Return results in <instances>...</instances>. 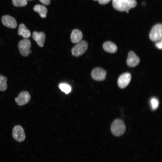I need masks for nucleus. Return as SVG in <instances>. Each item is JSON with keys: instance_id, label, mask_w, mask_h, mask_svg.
<instances>
[{"instance_id": "obj_1", "label": "nucleus", "mask_w": 162, "mask_h": 162, "mask_svg": "<svg viewBox=\"0 0 162 162\" xmlns=\"http://www.w3.org/2000/svg\"><path fill=\"white\" fill-rule=\"evenodd\" d=\"M137 3L136 0H112V4L114 8L119 11H127L135 7Z\"/></svg>"}, {"instance_id": "obj_2", "label": "nucleus", "mask_w": 162, "mask_h": 162, "mask_svg": "<svg viewBox=\"0 0 162 162\" xmlns=\"http://www.w3.org/2000/svg\"><path fill=\"white\" fill-rule=\"evenodd\" d=\"M126 127L123 122L121 120L117 119L112 122L111 130L112 134L116 136H120L125 132Z\"/></svg>"}, {"instance_id": "obj_3", "label": "nucleus", "mask_w": 162, "mask_h": 162, "mask_svg": "<svg viewBox=\"0 0 162 162\" xmlns=\"http://www.w3.org/2000/svg\"><path fill=\"white\" fill-rule=\"evenodd\" d=\"M88 43L85 40L81 41L74 46L71 49L72 55L78 57L82 55L87 50Z\"/></svg>"}, {"instance_id": "obj_4", "label": "nucleus", "mask_w": 162, "mask_h": 162, "mask_svg": "<svg viewBox=\"0 0 162 162\" xmlns=\"http://www.w3.org/2000/svg\"><path fill=\"white\" fill-rule=\"evenodd\" d=\"M150 40L156 41L162 39V26L161 24H157L152 28L149 34Z\"/></svg>"}, {"instance_id": "obj_5", "label": "nucleus", "mask_w": 162, "mask_h": 162, "mask_svg": "<svg viewBox=\"0 0 162 162\" xmlns=\"http://www.w3.org/2000/svg\"><path fill=\"white\" fill-rule=\"evenodd\" d=\"M31 46V42L29 40L25 38L21 40L18 45L20 54L24 57L28 56L29 53Z\"/></svg>"}, {"instance_id": "obj_6", "label": "nucleus", "mask_w": 162, "mask_h": 162, "mask_svg": "<svg viewBox=\"0 0 162 162\" xmlns=\"http://www.w3.org/2000/svg\"><path fill=\"white\" fill-rule=\"evenodd\" d=\"M12 134L13 138L17 142H22L25 139L26 136L24 129L20 125H17L14 127Z\"/></svg>"}, {"instance_id": "obj_7", "label": "nucleus", "mask_w": 162, "mask_h": 162, "mask_svg": "<svg viewBox=\"0 0 162 162\" xmlns=\"http://www.w3.org/2000/svg\"><path fill=\"white\" fill-rule=\"evenodd\" d=\"M31 96L29 92L26 91L21 92L19 94L18 97L16 98L15 100L19 106H23L30 101Z\"/></svg>"}, {"instance_id": "obj_8", "label": "nucleus", "mask_w": 162, "mask_h": 162, "mask_svg": "<svg viewBox=\"0 0 162 162\" xmlns=\"http://www.w3.org/2000/svg\"><path fill=\"white\" fill-rule=\"evenodd\" d=\"M106 73V71L103 68H97L92 70L91 75L93 80L98 81H101L105 79Z\"/></svg>"}, {"instance_id": "obj_9", "label": "nucleus", "mask_w": 162, "mask_h": 162, "mask_svg": "<svg viewBox=\"0 0 162 162\" xmlns=\"http://www.w3.org/2000/svg\"><path fill=\"white\" fill-rule=\"evenodd\" d=\"M131 78V75L129 73H125L121 75L117 81L118 87L121 88L126 87L130 83Z\"/></svg>"}, {"instance_id": "obj_10", "label": "nucleus", "mask_w": 162, "mask_h": 162, "mask_svg": "<svg viewBox=\"0 0 162 162\" xmlns=\"http://www.w3.org/2000/svg\"><path fill=\"white\" fill-rule=\"evenodd\" d=\"M1 20L3 24L8 27L14 28L17 26L15 19L9 15H5L3 16L2 17Z\"/></svg>"}, {"instance_id": "obj_11", "label": "nucleus", "mask_w": 162, "mask_h": 162, "mask_svg": "<svg viewBox=\"0 0 162 162\" xmlns=\"http://www.w3.org/2000/svg\"><path fill=\"white\" fill-rule=\"evenodd\" d=\"M140 62L139 58L132 51H130L128 53L126 63L129 67H133L137 66Z\"/></svg>"}, {"instance_id": "obj_12", "label": "nucleus", "mask_w": 162, "mask_h": 162, "mask_svg": "<svg viewBox=\"0 0 162 162\" xmlns=\"http://www.w3.org/2000/svg\"><path fill=\"white\" fill-rule=\"evenodd\" d=\"M32 37L36 41L38 46L40 47L43 46L46 38L44 33L42 32H38L34 31L33 33Z\"/></svg>"}, {"instance_id": "obj_13", "label": "nucleus", "mask_w": 162, "mask_h": 162, "mask_svg": "<svg viewBox=\"0 0 162 162\" xmlns=\"http://www.w3.org/2000/svg\"><path fill=\"white\" fill-rule=\"evenodd\" d=\"M82 37L83 35L81 31L76 29L73 30L71 32L70 39L72 43L76 44L81 40Z\"/></svg>"}, {"instance_id": "obj_14", "label": "nucleus", "mask_w": 162, "mask_h": 162, "mask_svg": "<svg viewBox=\"0 0 162 162\" xmlns=\"http://www.w3.org/2000/svg\"><path fill=\"white\" fill-rule=\"evenodd\" d=\"M18 33L19 35L22 36L24 38L26 39L29 38L31 35L30 31L23 23H21L19 25Z\"/></svg>"}, {"instance_id": "obj_15", "label": "nucleus", "mask_w": 162, "mask_h": 162, "mask_svg": "<svg viewBox=\"0 0 162 162\" xmlns=\"http://www.w3.org/2000/svg\"><path fill=\"white\" fill-rule=\"evenodd\" d=\"M103 47L106 51L113 53L116 52L117 48L116 45L110 41H106L104 43Z\"/></svg>"}, {"instance_id": "obj_16", "label": "nucleus", "mask_w": 162, "mask_h": 162, "mask_svg": "<svg viewBox=\"0 0 162 162\" xmlns=\"http://www.w3.org/2000/svg\"><path fill=\"white\" fill-rule=\"evenodd\" d=\"M33 9L35 11L39 14L41 17L44 18L46 17L47 10L45 6L39 4H37L34 7Z\"/></svg>"}, {"instance_id": "obj_17", "label": "nucleus", "mask_w": 162, "mask_h": 162, "mask_svg": "<svg viewBox=\"0 0 162 162\" xmlns=\"http://www.w3.org/2000/svg\"><path fill=\"white\" fill-rule=\"evenodd\" d=\"M7 78L2 75H0V91H4L7 88Z\"/></svg>"}, {"instance_id": "obj_18", "label": "nucleus", "mask_w": 162, "mask_h": 162, "mask_svg": "<svg viewBox=\"0 0 162 162\" xmlns=\"http://www.w3.org/2000/svg\"><path fill=\"white\" fill-rule=\"evenodd\" d=\"M60 89L62 91L68 94L70 93L71 90V86L68 84L65 83H61L59 85Z\"/></svg>"}, {"instance_id": "obj_19", "label": "nucleus", "mask_w": 162, "mask_h": 162, "mask_svg": "<svg viewBox=\"0 0 162 162\" xmlns=\"http://www.w3.org/2000/svg\"><path fill=\"white\" fill-rule=\"evenodd\" d=\"M13 4L16 7H22L26 5L27 3V0H12Z\"/></svg>"}, {"instance_id": "obj_20", "label": "nucleus", "mask_w": 162, "mask_h": 162, "mask_svg": "<svg viewBox=\"0 0 162 162\" xmlns=\"http://www.w3.org/2000/svg\"><path fill=\"white\" fill-rule=\"evenodd\" d=\"M150 105L152 110H156L159 105V101L158 99L154 97L152 98L150 100Z\"/></svg>"}, {"instance_id": "obj_21", "label": "nucleus", "mask_w": 162, "mask_h": 162, "mask_svg": "<svg viewBox=\"0 0 162 162\" xmlns=\"http://www.w3.org/2000/svg\"><path fill=\"white\" fill-rule=\"evenodd\" d=\"M98 1L99 3L101 4H105L108 3L111 0H94Z\"/></svg>"}, {"instance_id": "obj_22", "label": "nucleus", "mask_w": 162, "mask_h": 162, "mask_svg": "<svg viewBox=\"0 0 162 162\" xmlns=\"http://www.w3.org/2000/svg\"><path fill=\"white\" fill-rule=\"evenodd\" d=\"M162 40H161L160 41L156 42L155 44V45L156 46L158 49H161L162 48Z\"/></svg>"}, {"instance_id": "obj_23", "label": "nucleus", "mask_w": 162, "mask_h": 162, "mask_svg": "<svg viewBox=\"0 0 162 162\" xmlns=\"http://www.w3.org/2000/svg\"><path fill=\"white\" fill-rule=\"evenodd\" d=\"M40 2L45 5H49L50 4V0H39Z\"/></svg>"}, {"instance_id": "obj_24", "label": "nucleus", "mask_w": 162, "mask_h": 162, "mask_svg": "<svg viewBox=\"0 0 162 162\" xmlns=\"http://www.w3.org/2000/svg\"><path fill=\"white\" fill-rule=\"evenodd\" d=\"M32 53V51L31 50H30V51H29V53Z\"/></svg>"}, {"instance_id": "obj_25", "label": "nucleus", "mask_w": 162, "mask_h": 162, "mask_svg": "<svg viewBox=\"0 0 162 162\" xmlns=\"http://www.w3.org/2000/svg\"></svg>"}]
</instances>
